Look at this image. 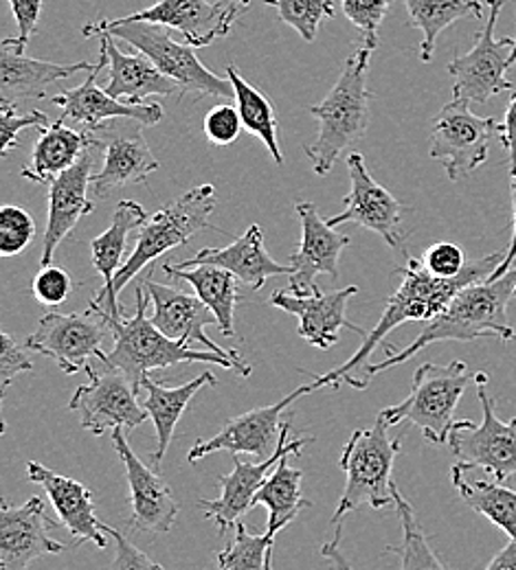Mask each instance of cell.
I'll use <instances>...</instances> for the list:
<instances>
[{"label": "cell", "instance_id": "obj_1", "mask_svg": "<svg viewBox=\"0 0 516 570\" xmlns=\"http://www.w3.org/2000/svg\"><path fill=\"white\" fill-rule=\"evenodd\" d=\"M504 257H506V250L504 253H490L481 259L468 262L466 268L452 279H442V277L431 275L420 259L409 257L407 266L396 271L402 277V284L389 296L380 321L366 336L361 350L348 362L337 366L334 371H330L325 375H314L317 389H325V386L339 389L341 382H345L354 389H368L369 377L366 375L368 360L376 352V347L384 343L389 332H393L396 327H400L407 321L429 323L431 318L442 314L446 305L466 285L490 279L495 275V271L499 268V264L504 262Z\"/></svg>", "mask_w": 516, "mask_h": 570}, {"label": "cell", "instance_id": "obj_2", "mask_svg": "<svg viewBox=\"0 0 516 570\" xmlns=\"http://www.w3.org/2000/svg\"><path fill=\"white\" fill-rule=\"evenodd\" d=\"M516 298V266L504 277L486 279L466 285L436 318L425 323L420 336L405 350H396L391 343H382L384 360L368 364L369 380L391 366H398L416 356L420 350L444 343L459 341L470 343L479 338H499L504 343L516 341L515 330L508 321V305Z\"/></svg>", "mask_w": 516, "mask_h": 570}, {"label": "cell", "instance_id": "obj_3", "mask_svg": "<svg viewBox=\"0 0 516 570\" xmlns=\"http://www.w3.org/2000/svg\"><path fill=\"white\" fill-rule=\"evenodd\" d=\"M216 187L201 185L169 203L158 214L149 215L148 222L139 228L137 246L115 275L113 284L101 287L90 301V307L99 312L106 321H119L124 309L119 305V294L137 275L144 273L154 259L172 248L189 242L196 233L212 226V215L216 212Z\"/></svg>", "mask_w": 516, "mask_h": 570}, {"label": "cell", "instance_id": "obj_4", "mask_svg": "<svg viewBox=\"0 0 516 570\" xmlns=\"http://www.w3.org/2000/svg\"><path fill=\"white\" fill-rule=\"evenodd\" d=\"M371 51L373 49L368 45L354 51L328 97L319 106L310 108V115L319 124V132L312 145H305V156L310 158L317 176H325L343 149L363 139L368 132Z\"/></svg>", "mask_w": 516, "mask_h": 570}, {"label": "cell", "instance_id": "obj_5", "mask_svg": "<svg viewBox=\"0 0 516 570\" xmlns=\"http://www.w3.org/2000/svg\"><path fill=\"white\" fill-rule=\"evenodd\" d=\"M400 452V439H389V424L378 413L369 430H354L341 454V470L345 472V490L334 511L332 524H337L334 540L323 549L330 556L339 549L343 518L361 507L382 509L393 502V463Z\"/></svg>", "mask_w": 516, "mask_h": 570}, {"label": "cell", "instance_id": "obj_6", "mask_svg": "<svg viewBox=\"0 0 516 570\" xmlns=\"http://www.w3.org/2000/svg\"><path fill=\"white\" fill-rule=\"evenodd\" d=\"M137 312L135 316H121L119 321H108L113 327L115 345L108 354L99 357L106 368H115L126 373L135 386L142 391V380L156 371L167 368L183 362H205L221 364L224 368L237 371V364L228 357L221 356L212 350H194L185 343H178L165 336L148 318V289L144 285L137 287Z\"/></svg>", "mask_w": 516, "mask_h": 570}, {"label": "cell", "instance_id": "obj_7", "mask_svg": "<svg viewBox=\"0 0 516 570\" xmlns=\"http://www.w3.org/2000/svg\"><path fill=\"white\" fill-rule=\"evenodd\" d=\"M110 33L124 42H128L133 49L146 53L149 60L158 67V71L165 72L169 79H174L183 95H198L201 97H231L233 86L231 81L221 79L218 75L205 69L198 56L194 53L196 47L187 42H176L165 24L156 22H121L113 24L108 20L90 22L81 29V36H101Z\"/></svg>", "mask_w": 516, "mask_h": 570}, {"label": "cell", "instance_id": "obj_8", "mask_svg": "<svg viewBox=\"0 0 516 570\" xmlns=\"http://www.w3.org/2000/svg\"><path fill=\"white\" fill-rule=\"evenodd\" d=\"M468 382V364L461 360H452L444 366L425 362L413 373L411 393L400 404L382 409L380 415L389 426L409 422L420 428L431 443L444 445L455 426L452 415Z\"/></svg>", "mask_w": 516, "mask_h": 570}, {"label": "cell", "instance_id": "obj_9", "mask_svg": "<svg viewBox=\"0 0 516 570\" xmlns=\"http://www.w3.org/2000/svg\"><path fill=\"white\" fill-rule=\"evenodd\" d=\"M475 386L484 420L479 426L470 420L455 422L448 445L464 470H486L495 481L506 483L516 474V420L506 424L497 417L484 371L475 375Z\"/></svg>", "mask_w": 516, "mask_h": 570}, {"label": "cell", "instance_id": "obj_10", "mask_svg": "<svg viewBox=\"0 0 516 570\" xmlns=\"http://www.w3.org/2000/svg\"><path fill=\"white\" fill-rule=\"evenodd\" d=\"M504 4L506 0H488L490 16L477 36L475 47L448 65V72L455 79L452 97L466 99L470 104H488L502 92H515V83L506 77L513 67V38L495 40V27Z\"/></svg>", "mask_w": 516, "mask_h": 570}, {"label": "cell", "instance_id": "obj_11", "mask_svg": "<svg viewBox=\"0 0 516 570\" xmlns=\"http://www.w3.org/2000/svg\"><path fill=\"white\" fill-rule=\"evenodd\" d=\"M499 130L497 119L473 115L470 101L455 97L434 121L429 154L442 163L450 180H459L486 163L490 139Z\"/></svg>", "mask_w": 516, "mask_h": 570}, {"label": "cell", "instance_id": "obj_12", "mask_svg": "<svg viewBox=\"0 0 516 570\" xmlns=\"http://www.w3.org/2000/svg\"><path fill=\"white\" fill-rule=\"evenodd\" d=\"M113 334L110 323L88 307L81 314L51 312L40 318L38 330L27 338V350L51 357L65 373L75 375L90 366V357H101V345Z\"/></svg>", "mask_w": 516, "mask_h": 570}, {"label": "cell", "instance_id": "obj_13", "mask_svg": "<svg viewBox=\"0 0 516 570\" xmlns=\"http://www.w3.org/2000/svg\"><path fill=\"white\" fill-rule=\"evenodd\" d=\"M86 371L90 382L81 384L69 402V409L79 415L84 430L93 434H104L115 428L133 430L148 420L146 406L137 402L139 389L126 373L115 368L95 373L93 366Z\"/></svg>", "mask_w": 516, "mask_h": 570}, {"label": "cell", "instance_id": "obj_14", "mask_svg": "<svg viewBox=\"0 0 516 570\" xmlns=\"http://www.w3.org/2000/svg\"><path fill=\"white\" fill-rule=\"evenodd\" d=\"M314 391H319V389L312 380L310 384L299 386L291 395H286L284 400H280L271 406H262V409H255V411H249L244 415L228 420L214 436L198 441L187 452V463H196L216 452H226L231 456L233 454H253L257 459L271 456L282 441L284 411L301 395H308Z\"/></svg>", "mask_w": 516, "mask_h": 570}, {"label": "cell", "instance_id": "obj_15", "mask_svg": "<svg viewBox=\"0 0 516 570\" xmlns=\"http://www.w3.org/2000/svg\"><path fill=\"white\" fill-rule=\"evenodd\" d=\"M142 285L148 289L152 305H154L152 323L165 336H169L178 343H185L189 347L201 345L205 350H212L221 356L233 360L237 364V373L242 377H249L253 373L251 364L242 357L240 352L224 350L207 336L205 330L210 325H218V318L198 294H187V292H181L169 285L156 284L149 277Z\"/></svg>", "mask_w": 516, "mask_h": 570}, {"label": "cell", "instance_id": "obj_16", "mask_svg": "<svg viewBox=\"0 0 516 570\" xmlns=\"http://www.w3.org/2000/svg\"><path fill=\"white\" fill-rule=\"evenodd\" d=\"M246 9L249 7L242 0H158L148 9L108 22L121 24L144 20L165 24L167 29L181 31L187 45L201 49L210 47L218 38L228 36L233 22Z\"/></svg>", "mask_w": 516, "mask_h": 570}, {"label": "cell", "instance_id": "obj_17", "mask_svg": "<svg viewBox=\"0 0 516 570\" xmlns=\"http://www.w3.org/2000/svg\"><path fill=\"white\" fill-rule=\"evenodd\" d=\"M345 163L350 171V194L343 200L345 209L334 217H328V224L334 228L341 224H357L380 235L387 246L402 248L405 237L400 224L405 205L371 178L363 154L352 151Z\"/></svg>", "mask_w": 516, "mask_h": 570}, {"label": "cell", "instance_id": "obj_18", "mask_svg": "<svg viewBox=\"0 0 516 570\" xmlns=\"http://www.w3.org/2000/svg\"><path fill=\"white\" fill-rule=\"evenodd\" d=\"M289 430L291 422H284V432H282V441L278 445V450L262 459L260 463H244L237 454H233V472L222 476L218 481L221 485V497L216 500H201V507L205 509V518L214 520L218 524V531L226 533L228 527H235V522L255 507V497L262 490L264 481L269 479V474L275 470V465L286 456L293 454L299 456L301 450L312 443V436L305 439H295L289 441Z\"/></svg>", "mask_w": 516, "mask_h": 570}, {"label": "cell", "instance_id": "obj_19", "mask_svg": "<svg viewBox=\"0 0 516 570\" xmlns=\"http://www.w3.org/2000/svg\"><path fill=\"white\" fill-rule=\"evenodd\" d=\"M56 522L45 502L33 497L20 507L0 502V570H27L36 560L60 556L67 547L51 535Z\"/></svg>", "mask_w": 516, "mask_h": 570}, {"label": "cell", "instance_id": "obj_20", "mask_svg": "<svg viewBox=\"0 0 516 570\" xmlns=\"http://www.w3.org/2000/svg\"><path fill=\"white\" fill-rule=\"evenodd\" d=\"M295 212L301 222V246L291 255L293 273L289 275V292L314 294L319 289V275H328L332 279L339 277V259L352 244V237L337 233V228L328 224V217H321L314 203L301 200L296 203Z\"/></svg>", "mask_w": 516, "mask_h": 570}, {"label": "cell", "instance_id": "obj_21", "mask_svg": "<svg viewBox=\"0 0 516 570\" xmlns=\"http://www.w3.org/2000/svg\"><path fill=\"white\" fill-rule=\"evenodd\" d=\"M126 432V428H115L113 445L121 456L126 479L130 485V524L135 531H148L154 535L169 533L181 507L167 483L160 479V474H156L152 465L142 463V459L133 452Z\"/></svg>", "mask_w": 516, "mask_h": 570}, {"label": "cell", "instance_id": "obj_22", "mask_svg": "<svg viewBox=\"0 0 516 570\" xmlns=\"http://www.w3.org/2000/svg\"><path fill=\"white\" fill-rule=\"evenodd\" d=\"M359 294V285L343 287L339 292H314V294H293L289 289H280L271 296V303L299 318V336L317 347L330 350L339 341L341 330H352L359 336H368L363 327H357L348 318V301Z\"/></svg>", "mask_w": 516, "mask_h": 570}, {"label": "cell", "instance_id": "obj_23", "mask_svg": "<svg viewBox=\"0 0 516 570\" xmlns=\"http://www.w3.org/2000/svg\"><path fill=\"white\" fill-rule=\"evenodd\" d=\"M106 65L108 53L101 49L97 67L88 72L84 83L51 97V104L62 110V119L84 124L90 130H101V126L110 119H130L142 126L160 124L163 108L158 104H128L115 99L97 86V77L106 69Z\"/></svg>", "mask_w": 516, "mask_h": 570}, {"label": "cell", "instance_id": "obj_24", "mask_svg": "<svg viewBox=\"0 0 516 570\" xmlns=\"http://www.w3.org/2000/svg\"><path fill=\"white\" fill-rule=\"evenodd\" d=\"M90 149L75 163L71 169L49 183V215L42 239L40 266L53 264L58 246L74 233L84 215L93 214L95 203L88 200V185L93 178Z\"/></svg>", "mask_w": 516, "mask_h": 570}, {"label": "cell", "instance_id": "obj_25", "mask_svg": "<svg viewBox=\"0 0 516 570\" xmlns=\"http://www.w3.org/2000/svg\"><path fill=\"white\" fill-rule=\"evenodd\" d=\"M27 476L31 483L45 488L47 497L51 500L60 522L67 527V531L74 538V547L84 542H90L99 549H106V524H101L95 515V502L93 492L81 485L79 481L62 476L58 472H51L38 461L27 463Z\"/></svg>", "mask_w": 516, "mask_h": 570}, {"label": "cell", "instance_id": "obj_26", "mask_svg": "<svg viewBox=\"0 0 516 570\" xmlns=\"http://www.w3.org/2000/svg\"><path fill=\"white\" fill-rule=\"evenodd\" d=\"M201 264H212L231 271L240 282L249 285L251 289H262L271 277L291 275L293 266L275 262L266 246H264V233L257 224L249 226L244 235H240L235 242H231L224 248H203L192 259L172 264L174 268H192Z\"/></svg>", "mask_w": 516, "mask_h": 570}, {"label": "cell", "instance_id": "obj_27", "mask_svg": "<svg viewBox=\"0 0 516 570\" xmlns=\"http://www.w3.org/2000/svg\"><path fill=\"white\" fill-rule=\"evenodd\" d=\"M97 65L74 62L58 65L45 60L25 58V53L13 51L7 42L0 49V104L18 106L20 101L45 99L47 88L60 79L77 72H90Z\"/></svg>", "mask_w": 516, "mask_h": 570}, {"label": "cell", "instance_id": "obj_28", "mask_svg": "<svg viewBox=\"0 0 516 570\" xmlns=\"http://www.w3.org/2000/svg\"><path fill=\"white\" fill-rule=\"evenodd\" d=\"M101 49L108 53V69L110 81L106 86V92L115 99L128 101V104H142L152 95H178L181 88L174 79H169L165 72L158 71V67L149 60L146 53H121L113 40L110 33H101Z\"/></svg>", "mask_w": 516, "mask_h": 570}, {"label": "cell", "instance_id": "obj_29", "mask_svg": "<svg viewBox=\"0 0 516 570\" xmlns=\"http://www.w3.org/2000/svg\"><path fill=\"white\" fill-rule=\"evenodd\" d=\"M97 130H71L65 119H58L49 128L40 130L33 145L29 163L22 167L20 176L36 185H49L53 178L71 169L75 163L93 147H101L95 135Z\"/></svg>", "mask_w": 516, "mask_h": 570}, {"label": "cell", "instance_id": "obj_30", "mask_svg": "<svg viewBox=\"0 0 516 570\" xmlns=\"http://www.w3.org/2000/svg\"><path fill=\"white\" fill-rule=\"evenodd\" d=\"M216 384H218V377L212 371H205L198 377H194L187 384L176 386V389H167L165 384L154 380L152 373H148L142 380V386L148 393V397L144 400V406H146L149 420L154 422V430H156V448L149 454V465L152 468H158V463L163 461V456H165V452H167V448L172 443L176 424L181 422V417L187 411V406L194 400V395L201 389L216 386Z\"/></svg>", "mask_w": 516, "mask_h": 570}, {"label": "cell", "instance_id": "obj_31", "mask_svg": "<svg viewBox=\"0 0 516 570\" xmlns=\"http://www.w3.org/2000/svg\"><path fill=\"white\" fill-rule=\"evenodd\" d=\"M158 169V160L152 154L144 135H115L106 145L104 167L93 174L90 187L95 198L108 196L121 187L146 183L149 174Z\"/></svg>", "mask_w": 516, "mask_h": 570}, {"label": "cell", "instance_id": "obj_32", "mask_svg": "<svg viewBox=\"0 0 516 570\" xmlns=\"http://www.w3.org/2000/svg\"><path fill=\"white\" fill-rule=\"evenodd\" d=\"M163 273L169 279H183L192 285L194 292L216 314L222 334L228 338L235 334L233 323H235V305L240 303V294H237L240 279L231 271L212 266V264H201L192 268H174L172 264H165Z\"/></svg>", "mask_w": 516, "mask_h": 570}, {"label": "cell", "instance_id": "obj_33", "mask_svg": "<svg viewBox=\"0 0 516 570\" xmlns=\"http://www.w3.org/2000/svg\"><path fill=\"white\" fill-rule=\"evenodd\" d=\"M293 454H286L275 470L269 474V479L264 481L262 490L255 497V504H264L269 509V527H266V535L269 538H278L280 531H284L301 509L312 507V502L303 499L301 494V470H296L291 465Z\"/></svg>", "mask_w": 516, "mask_h": 570}, {"label": "cell", "instance_id": "obj_34", "mask_svg": "<svg viewBox=\"0 0 516 570\" xmlns=\"http://www.w3.org/2000/svg\"><path fill=\"white\" fill-rule=\"evenodd\" d=\"M226 79L233 86V99L246 132L264 142L278 165H284V154L280 149V121L269 97L251 86L235 69V65L226 67Z\"/></svg>", "mask_w": 516, "mask_h": 570}, {"label": "cell", "instance_id": "obj_35", "mask_svg": "<svg viewBox=\"0 0 516 570\" xmlns=\"http://www.w3.org/2000/svg\"><path fill=\"white\" fill-rule=\"evenodd\" d=\"M461 465H452L450 479L461 500L516 542V492L499 481H466Z\"/></svg>", "mask_w": 516, "mask_h": 570}, {"label": "cell", "instance_id": "obj_36", "mask_svg": "<svg viewBox=\"0 0 516 570\" xmlns=\"http://www.w3.org/2000/svg\"><path fill=\"white\" fill-rule=\"evenodd\" d=\"M146 209L133 200H124L117 205L110 226L93 239L90 253H93V266L101 275L104 287L113 284L115 275L124 266V250L128 244V237L135 228H142L148 222Z\"/></svg>", "mask_w": 516, "mask_h": 570}, {"label": "cell", "instance_id": "obj_37", "mask_svg": "<svg viewBox=\"0 0 516 570\" xmlns=\"http://www.w3.org/2000/svg\"><path fill=\"white\" fill-rule=\"evenodd\" d=\"M405 7L409 11V24L422 31V62H431L440 33L452 22L468 16H484L479 0H405Z\"/></svg>", "mask_w": 516, "mask_h": 570}, {"label": "cell", "instance_id": "obj_38", "mask_svg": "<svg viewBox=\"0 0 516 570\" xmlns=\"http://www.w3.org/2000/svg\"><path fill=\"white\" fill-rule=\"evenodd\" d=\"M393 504H396L398 518L402 522L405 535H402L400 547H387L384 551L391 556H398L402 569H444L442 560L434 553V549L429 547V542L425 538V531L416 518L413 507L400 494L398 485H393Z\"/></svg>", "mask_w": 516, "mask_h": 570}, {"label": "cell", "instance_id": "obj_39", "mask_svg": "<svg viewBox=\"0 0 516 570\" xmlns=\"http://www.w3.org/2000/svg\"><path fill=\"white\" fill-rule=\"evenodd\" d=\"M275 540L266 533L251 535L244 522H235V540L218 553V567L224 570L273 569Z\"/></svg>", "mask_w": 516, "mask_h": 570}, {"label": "cell", "instance_id": "obj_40", "mask_svg": "<svg viewBox=\"0 0 516 570\" xmlns=\"http://www.w3.org/2000/svg\"><path fill=\"white\" fill-rule=\"evenodd\" d=\"M278 11V18L293 27L296 33L312 42L317 38L319 22L323 18H334V0H262Z\"/></svg>", "mask_w": 516, "mask_h": 570}, {"label": "cell", "instance_id": "obj_41", "mask_svg": "<svg viewBox=\"0 0 516 570\" xmlns=\"http://www.w3.org/2000/svg\"><path fill=\"white\" fill-rule=\"evenodd\" d=\"M36 235L33 217L20 207L4 205L0 209V255L16 257L20 255Z\"/></svg>", "mask_w": 516, "mask_h": 570}, {"label": "cell", "instance_id": "obj_42", "mask_svg": "<svg viewBox=\"0 0 516 570\" xmlns=\"http://www.w3.org/2000/svg\"><path fill=\"white\" fill-rule=\"evenodd\" d=\"M393 0H341L345 18L366 36V45L378 47V27Z\"/></svg>", "mask_w": 516, "mask_h": 570}, {"label": "cell", "instance_id": "obj_43", "mask_svg": "<svg viewBox=\"0 0 516 570\" xmlns=\"http://www.w3.org/2000/svg\"><path fill=\"white\" fill-rule=\"evenodd\" d=\"M49 117L40 110L33 112H18L16 106L11 104H2L0 106V154L7 156L9 149L18 142V135L27 128H49Z\"/></svg>", "mask_w": 516, "mask_h": 570}, {"label": "cell", "instance_id": "obj_44", "mask_svg": "<svg viewBox=\"0 0 516 570\" xmlns=\"http://www.w3.org/2000/svg\"><path fill=\"white\" fill-rule=\"evenodd\" d=\"M31 289H33V296L38 303H42L47 307H60L69 298L74 284H71V277L67 271L49 264V266L40 268Z\"/></svg>", "mask_w": 516, "mask_h": 570}, {"label": "cell", "instance_id": "obj_45", "mask_svg": "<svg viewBox=\"0 0 516 570\" xmlns=\"http://www.w3.org/2000/svg\"><path fill=\"white\" fill-rule=\"evenodd\" d=\"M203 128H205L207 141L224 147V145H231L240 137L244 124H242L237 106L221 104V106H216L207 112Z\"/></svg>", "mask_w": 516, "mask_h": 570}, {"label": "cell", "instance_id": "obj_46", "mask_svg": "<svg viewBox=\"0 0 516 570\" xmlns=\"http://www.w3.org/2000/svg\"><path fill=\"white\" fill-rule=\"evenodd\" d=\"M422 264L425 268L436 275V277H442V279H452L457 277L464 268H466V255L464 250L457 246V244H450V242H438L434 244L425 257H422Z\"/></svg>", "mask_w": 516, "mask_h": 570}, {"label": "cell", "instance_id": "obj_47", "mask_svg": "<svg viewBox=\"0 0 516 570\" xmlns=\"http://www.w3.org/2000/svg\"><path fill=\"white\" fill-rule=\"evenodd\" d=\"M0 341H2L0 343V400H4L9 384L20 373L33 371V362L18 347V343L7 332L0 334Z\"/></svg>", "mask_w": 516, "mask_h": 570}, {"label": "cell", "instance_id": "obj_48", "mask_svg": "<svg viewBox=\"0 0 516 570\" xmlns=\"http://www.w3.org/2000/svg\"><path fill=\"white\" fill-rule=\"evenodd\" d=\"M16 22H18V38L4 40L13 51L25 53L27 45L31 42L33 33L38 31L40 22V11H42V0H9Z\"/></svg>", "mask_w": 516, "mask_h": 570}, {"label": "cell", "instance_id": "obj_49", "mask_svg": "<svg viewBox=\"0 0 516 570\" xmlns=\"http://www.w3.org/2000/svg\"><path fill=\"white\" fill-rule=\"evenodd\" d=\"M104 529H106L108 535H113V540H115V544H117V558H115V562H113V569H163L160 564L152 562L148 556L142 553L135 544H130V540H128L124 533L115 531L113 527H104Z\"/></svg>", "mask_w": 516, "mask_h": 570}, {"label": "cell", "instance_id": "obj_50", "mask_svg": "<svg viewBox=\"0 0 516 570\" xmlns=\"http://www.w3.org/2000/svg\"><path fill=\"white\" fill-rule=\"evenodd\" d=\"M499 139H502L506 151H508L510 167H516V90L513 92L510 106H508V110H506V121L502 124Z\"/></svg>", "mask_w": 516, "mask_h": 570}, {"label": "cell", "instance_id": "obj_51", "mask_svg": "<svg viewBox=\"0 0 516 570\" xmlns=\"http://www.w3.org/2000/svg\"><path fill=\"white\" fill-rule=\"evenodd\" d=\"M510 189H513V239H510V246L506 248V257L504 262L499 264V268L495 271V275L490 279H497V277H504L513 266H515L516 259V167H510Z\"/></svg>", "mask_w": 516, "mask_h": 570}, {"label": "cell", "instance_id": "obj_52", "mask_svg": "<svg viewBox=\"0 0 516 570\" xmlns=\"http://www.w3.org/2000/svg\"><path fill=\"white\" fill-rule=\"evenodd\" d=\"M488 570H516V542L510 540L508 547L497 553V558L488 564Z\"/></svg>", "mask_w": 516, "mask_h": 570}, {"label": "cell", "instance_id": "obj_53", "mask_svg": "<svg viewBox=\"0 0 516 570\" xmlns=\"http://www.w3.org/2000/svg\"><path fill=\"white\" fill-rule=\"evenodd\" d=\"M510 65L515 67L516 65V38L513 40V53H510Z\"/></svg>", "mask_w": 516, "mask_h": 570}, {"label": "cell", "instance_id": "obj_54", "mask_svg": "<svg viewBox=\"0 0 516 570\" xmlns=\"http://www.w3.org/2000/svg\"><path fill=\"white\" fill-rule=\"evenodd\" d=\"M242 2H244V4H246V7H249V4H251V0H242Z\"/></svg>", "mask_w": 516, "mask_h": 570}]
</instances>
